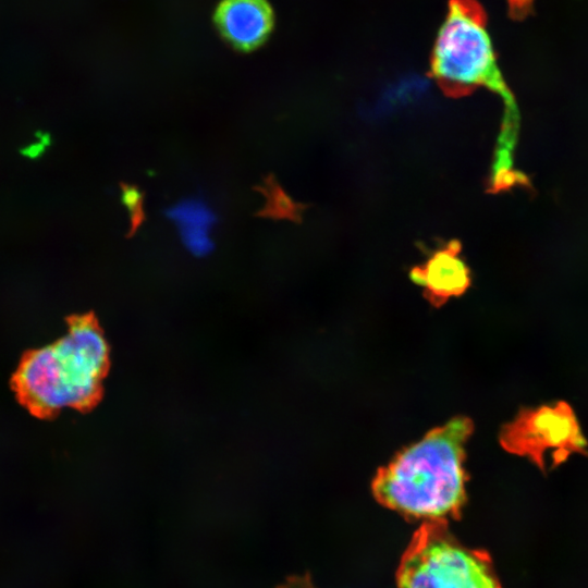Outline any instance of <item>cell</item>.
Instances as JSON below:
<instances>
[{
  "label": "cell",
  "mask_w": 588,
  "mask_h": 588,
  "mask_svg": "<svg viewBox=\"0 0 588 588\" xmlns=\"http://www.w3.org/2000/svg\"><path fill=\"white\" fill-rule=\"evenodd\" d=\"M486 13L476 0H450L430 58V75L449 97L469 95L486 87L502 98L504 110L494 152L514 156L519 112L498 66Z\"/></svg>",
  "instance_id": "7a4b0ae2"
},
{
  "label": "cell",
  "mask_w": 588,
  "mask_h": 588,
  "mask_svg": "<svg viewBox=\"0 0 588 588\" xmlns=\"http://www.w3.org/2000/svg\"><path fill=\"white\" fill-rule=\"evenodd\" d=\"M471 419L456 416L400 451L373 481L376 499L405 517L441 524L466 500V443Z\"/></svg>",
  "instance_id": "6da1fadb"
},
{
  "label": "cell",
  "mask_w": 588,
  "mask_h": 588,
  "mask_svg": "<svg viewBox=\"0 0 588 588\" xmlns=\"http://www.w3.org/2000/svg\"><path fill=\"white\" fill-rule=\"evenodd\" d=\"M499 441L506 452L527 457L542 473L548 457L555 467L573 453L588 456L587 439L574 409L564 401L522 407L501 427Z\"/></svg>",
  "instance_id": "5b68a950"
},
{
  "label": "cell",
  "mask_w": 588,
  "mask_h": 588,
  "mask_svg": "<svg viewBox=\"0 0 588 588\" xmlns=\"http://www.w3.org/2000/svg\"><path fill=\"white\" fill-rule=\"evenodd\" d=\"M534 0H509L510 13L515 19L526 16Z\"/></svg>",
  "instance_id": "30bf717a"
},
{
  "label": "cell",
  "mask_w": 588,
  "mask_h": 588,
  "mask_svg": "<svg viewBox=\"0 0 588 588\" xmlns=\"http://www.w3.org/2000/svg\"><path fill=\"white\" fill-rule=\"evenodd\" d=\"M213 23L232 48L249 52L269 38L274 12L268 0H221L215 9Z\"/></svg>",
  "instance_id": "8992f818"
},
{
  "label": "cell",
  "mask_w": 588,
  "mask_h": 588,
  "mask_svg": "<svg viewBox=\"0 0 588 588\" xmlns=\"http://www.w3.org/2000/svg\"><path fill=\"white\" fill-rule=\"evenodd\" d=\"M397 588H501L487 555L466 548L441 524L425 525L406 550Z\"/></svg>",
  "instance_id": "277c9868"
},
{
  "label": "cell",
  "mask_w": 588,
  "mask_h": 588,
  "mask_svg": "<svg viewBox=\"0 0 588 588\" xmlns=\"http://www.w3.org/2000/svg\"><path fill=\"white\" fill-rule=\"evenodd\" d=\"M108 364V345L96 324L75 321L56 342L29 353L15 387L24 404L39 414L79 408L94 401Z\"/></svg>",
  "instance_id": "3957f363"
},
{
  "label": "cell",
  "mask_w": 588,
  "mask_h": 588,
  "mask_svg": "<svg viewBox=\"0 0 588 588\" xmlns=\"http://www.w3.org/2000/svg\"><path fill=\"white\" fill-rule=\"evenodd\" d=\"M461 243L452 240L409 272L412 281L422 289L433 306L439 307L451 297L462 295L470 285V271L461 257Z\"/></svg>",
  "instance_id": "52a82bcc"
},
{
  "label": "cell",
  "mask_w": 588,
  "mask_h": 588,
  "mask_svg": "<svg viewBox=\"0 0 588 588\" xmlns=\"http://www.w3.org/2000/svg\"><path fill=\"white\" fill-rule=\"evenodd\" d=\"M168 215L177 224L182 240L191 253L204 256L212 249L209 232L215 216L204 203L188 199L172 207Z\"/></svg>",
  "instance_id": "ba28073f"
},
{
  "label": "cell",
  "mask_w": 588,
  "mask_h": 588,
  "mask_svg": "<svg viewBox=\"0 0 588 588\" xmlns=\"http://www.w3.org/2000/svg\"><path fill=\"white\" fill-rule=\"evenodd\" d=\"M123 198L125 205L131 208L133 221L132 230H135L143 219L142 195L137 192L136 188L132 186H125L123 187Z\"/></svg>",
  "instance_id": "9c48e42d"
}]
</instances>
